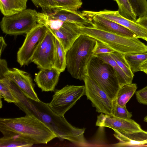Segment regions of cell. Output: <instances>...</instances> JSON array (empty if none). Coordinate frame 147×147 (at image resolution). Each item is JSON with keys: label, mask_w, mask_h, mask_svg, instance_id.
I'll list each match as a JSON object with an SVG mask.
<instances>
[{"label": "cell", "mask_w": 147, "mask_h": 147, "mask_svg": "<svg viewBox=\"0 0 147 147\" xmlns=\"http://www.w3.org/2000/svg\"><path fill=\"white\" fill-rule=\"evenodd\" d=\"M109 53L127 76L133 80L134 75L125 59L124 55L115 51Z\"/></svg>", "instance_id": "cell-27"}, {"label": "cell", "mask_w": 147, "mask_h": 147, "mask_svg": "<svg viewBox=\"0 0 147 147\" xmlns=\"http://www.w3.org/2000/svg\"><path fill=\"white\" fill-rule=\"evenodd\" d=\"M84 94L85 85H67L61 89L55 90L52 100L48 104L56 114L63 116Z\"/></svg>", "instance_id": "cell-7"}, {"label": "cell", "mask_w": 147, "mask_h": 147, "mask_svg": "<svg viewBox=\"0 0 147 147\" xmlns=\"http://www.w3.org/2000/svg\"><path fill=\"white\" fill-rule=\"evenodd\" d=\"M36 7L42 9V12L48 13L54 10L60 9L53 0H31Z\"/></svg>", "instance_id": "cell-28"}, {"label": "cell", "mask_w": 147, "mask_h": 147, "mask_svg": "<svg viewBox=\"0 0 147 147\" xmlns=\"http://www.w3.org/2000/svg\"><path fill=\"white\" fill-rule=\"evenodd\" d=\"M113 103V116L123 119H131L132 116V113L127 110L126 106H121L117 104L115 100Z\"/></svg>", "instance_id": "cell-30"}, {"label": "cell", "mask_w": 147, "mask_h": 147, "mask_svg": "<svg viewBox=\"0 0 147 147\" xmlns=\"http://www.w3.org/2000/svg\"><path fill=\"white\" fill-rule=\"evenodd\" d=\"M38 13L34 9H28L14 14L4 16L0 22L1 30L7 34H26L38 24Z\"/></svg>", "instance_id": "cell-6"}, {"label": "cell", "mask_w": 147, "mask_h": 147, "mask_svg": "<svg viewBox=\"0 0 147 147\" xmlns=\"http://www.w3.org/2000/svg\"><path fill=\"white\" fill-rule=\"evenodd\" d=\"M0 96L8 103H14L18 101L11 92L10 80L5 77L0 79Z\"/></svg>", "instance_id": "cell-24"}, {"label": "cell", "mask_w": 147, "mask_h": 147, "mask_svg": "<svg viewBox=\"0 0 147 147\" xmlns=\"http://www.w3.org/2000/svg\"><path fill=\"white\" fill-rule=\"evenodd\" d=\"M138 102L140 103L147 105V86L136 92Z\"/></svg>", "instance_id": "cell-32"}, {"label": "cell", "mask_w": 147, "mask_h": 147, "mask_svg": "<svg viewBox=\"0 0 147 147\" xmlns=\"http://www.w3.org/2000/svg\"><path fill=\"white\" fill-rule=\"evenodd\" d=\"M86 75L95 82L113 101L120 88L113 67L96 56H94L87 67Z\"/></svg>", "instance_id": "cell-5"}, {"label": "cell", "mask_w": 147, "mask_h": 147, "mask_svg": "<svg viewBox=\"0 0 147 147\" xmlns=\"http://www.w3.org/2000/svg\"><path fill=\"white\" fill-rule=\"evenodd\" d=\"M0 131L3 136L18 135L34 144H47L57 138L42 122L27 115L16 118H1Z\"/></svg>", "instance_id": "cell-2"}, {"label": "cell", "mask_w": 147, "mask_h": 147, "mask_svg": "<svg viewBox=\"0 0 147 147\" xmlns=\"http://www.w3.org/2000/svg\"><path fill=\"white\" fill-rule=\"evenodd\" d=\"M4 76L13 82L27 97L36 101L40 100L35 91L32 80L28 73L13 68L9 69Z\"/></svg>", "instance_id": "cell-11"}, {"label": "cell", "mask_w": 147, "mask_h": 147, "mask_svg": "<svg viewBox=\"0 0 147 147\" xmlns=\"http://www.w3.org/2000/svg\"><path fill=\"white\" fill-rule=\"evenodd\" d=\"M55 37L48 29L32 58L33 62L40 69L53 68Z\"/></svg>", "instance_id": "cell-10"}, {"label": "cell", "mask_w": 147, "mask_h": 147, "mask_svg": "<svg viewBox=\"0 0 147 147\" xmlns=\"http://www.w3.org/2000/svg\"><path fill=\"white\" fill-rule=\"evenodd\" d=\"M79 26L72 23L63 22L57 30H51L47 27L59 40L66 52L81 34Z\"/></svg>", "instance_id": "cell-16"}, {"label": "cell", "mask_w": 147, "mask_h": 147, "mask_svg": "<svg viewBox=\"0 0 147 147\" xmlns=\"http://www.w3.org/2000/svg\"><path fill=\"white\" fill-rule=\"evenodd\" d=\"M144 121L147 122V115L144 118Z\"/></svg>", "instance_id": "cell-37"}, {"label": "cell", "mask_w": 147, "mask_h": 147, "mask_svg": "<svg viewBox=\"0 0 147 147\" xmlns=\"http://www.w3.org/2000/svg\"><path fill=\"white\" fill-rule=\"evenodd\" d=\"M82 13L92 22L93 27L121 36L137 38L136 34L127 28L100 16L91 11L84 10Z\"/></svg>", "instance_id": "cell-13"}, {"label": "cell", "mask_w": 147, "mask_h": 147, "mask_svg": "<svg viewBox=\"0 0 147 147\" xmlns=\"http://www.w3.org/2000/svg\"><path fill=\"white\" fill-rule=\"evenodd\" d=\"M54 37L55 49L53 68L62 72L64 71L66 67V52L59 40Z\"/></svg>", "instance_id": "cell-21"}, {"label": "cell", "mask_w": 147, "mask_h": 147, "mask_svg": "<svg viewBox=\"0 0 147 147\" xmlns=\"http://www.w3.org/2000/svg\"><path fill=\"white\" fill-rule=\"evenodd\" d=\"M28 0H0V9L4 16L11 15L26 9Z\"/></svg>", "instance_id": "cell-19"}, {"label": "cell", "mask_w": 147, "mask_h": 147, "mask_svg": "<svg viewBox=\"0 0 147 147\" xmlns=\"http://www.w3.org/2000/svg\"><path fill=\"white\" fill-rule=\"evenodd\" d=\"M135 22L147 29V15L142 17H139Z\"/></svg>", "instance_id": "cell-34"}, {"label": "cell", "mask_w": 147, "mask_h": 147, "mask_svg": "<svg viewBox=\"0 0 147 147\" xmlns=\"http://www.w3.org/2000/svg\"><path fill=\"white\" fill-rule=\"evenodd\" d=\"M9 69L5 60L0 58V79L5 77L4 74Z\"/></svg>", "instance_id": "cell-33"}, {"label": "cell", "mask_w": 147, "mask_h": 147, "mask_svg": "<svg viewBox=\"0 0 147 147\" xmlns=\"http://www.w3.org/2000/svg\"><path fill=\"white\" fill-rule=\"evenodd\" d=\"M137 88L136 84L131 83L124 85L119 89L115 99L114 100L118 105L123 107L126 106Z\"/></svg>", "instance_id": "cell-22"}, {"label": "cell", "mask_w": 147, "mask_h": 147, "mask_svg": "<svg viewBox=\"0 0 147 147\" xmlns=\"http://www.w3.org/2000/svg\"><path fill=\"white\" fill-rule=\"evenodd\" d=\"M95 14L116 22L127 28L134 33L138 38L143 39L147 42V29L136 22L127 19L122 16L118 11L107 9L98 11H92Z\"/></svg>", "instance_id": "cell-14"}, {"label": "cell", "mask_w": 147, "mask_h": 147, "mask_svg": "<svg viewBox=\"0 0 147 147\" xmlns=\"http://www.w3.org/2000/svg\"><path fill=\"white\" fill-rule=\"evenodd\" d=\"M140 71H143L147 74V59L141 64L140 67Z\"/></svg>", "instance_id": "cell-36"}, {"label": "cell", "mask_w": 147, "mask_h": 147, "mask_svg": "<svg viewBox=\"0 0 147 147\" xmlns=\"http://www.w3.org/2000/svg\"><path fill=\"white\" fill-rule=\"evenodd\" d=\"M114 136L119 141L117 146L125 147L147 144V131L143 129L132 132L114 130Z\"/></svg>", "instance_id": "cell-18"}, {"label": "cell", "mask_w": 147, "mask_h": 147, "mask_svg": "<svg viewBox=\"0 0 147 147\" xmlns=\"http://www.w3.org/2000/svg\"><path fill=\"white\" fill-rule=\"evenodd\" d=\"M48 30L45 25L38 23L26 34L24 42L17 53V61L21 66L31 62L35 52Z\"/></svg>", "instance_id": "cell-8"}, {"label": "cell", "mask_w": 147, "mask_h": 147, "mask_svg": "<svg viewBox=\"0 0 147 147\" xmlns=\"http://www.w3.org/2000/svg\"><path fill=\"white\" fill-rule=\"evenodd\" d=\"M113 51L105 44L96 40V45L93 51L94 56H96L99 54L110 53Z\"/></svg>", "instance_id": "cell-31"}, {"label": "cell", "mask_w": 147, "mask_h": 147, "mask_svg": "<svg viewBox=\"0 0 147 147\" xmlns=\"http://www.w3.org/2000/svg\"><path fill=\"white\" fill-rule=\"evenodd\" d=\"M10 88L13 94L18 100L14 104L26 115L35 117L45 124L60 140L66 139L78 145L86 143L84 128L72 125L64 116L59 115L54 112L48 103L27 97L11 81Z\"/></svg>", "instance_id": "cell-1"}, {"label": "cell", "mask_w": 147, "mask_h": 147, "mask_svg": "<svg viewBox=\"0 0 147 147\" xmlns=\"http://www.w3.org/2000/svg\"><path fill=\"white\" fill-rule=\"evenodd\" d=\"M33 144L18 135L3 136L0 138V147H30Z\"/></svg>", "instance_id": "cell-23"}, {"label": "cell", "mask_w": 147, "mask_h": 147, "mask_svg": "<svg viewBox=\"0 0 147 147\" xmlns=\"http://www.w3.org/2000/svg\"><path fill=\"white\" fill-rule=\"evenodd\" d=\"M96 125L107 127L114 130L132 132L142 130L140 125L131 119H123L101 113L97 116Z\"/></svg>", "instance_id": "cell-12"}, {"label": "cell", "mask_w": 147, "mask_h": 147, "mask_svg": "<svg viewBox=\"0 0 147 147\" xmlns=\"http://www.w3.org/2000/svg\"><path fill=\"white\" fill-rule=\"evenodd\" d=\"M125 59L134 73L140 71L141 64L147 59V52L135 54L124 55Z\"/></svg>", "instance_id": "cell-25"}, {"label": "cell", "mask_w": 147, "mask_h": 147, "mask_svg": "<svg viewBox=\"0 0 147 147\" xmlns=\"http://www.w3.org/2000/svg\"><path fill=\"white\" fill-rule=\"evenodd\" d=\"M81 34L94 38L114 51L122 54H135L147 52V46L136 37L124 36L93 27L79 26Z\"/></svg>", "instance_id": "cell-4"}, {"label": "cell", "mask_w": 147, "mask_h": 147, "mask_svg": "<svg viewBox=\"0 0 147 147\" xmlns=\"http://www.w3.org/2000/svg\"><path fill=\"white\" fill-rule=\"evenodd\" d=\"M60 9H66L78 11L81 7L82 2L81 0H53Z\"/></svg>", "instance_id": "cell-29"}, {"label": "cell", "mask_w": 147, "mask_h": 147, "mask_svg": "<svg viewBox=\"0 0 147 147\" xmlns=\"http://www.w3.org/2000/svg\"><path fill=\"white\" fill-rule=\"evenodd\" d=\"M44 13L49 19L58 20L63 22L71 23L81 26L93 27L92 21L85 16L82 12L78 11L59 9Z\"/></svg>", "instance_id": "cell-15"}, {"label": "cell", "mask_w": 147, "mask_h": 147, "mask_svg": "<svg viewBox=\"0 0 147 147\" xmlns=\"http://www.w3.org/2000/svg\"><path fill=\"white\" fill-rule=\"evenodd\" d=\"M0 56L1 57L2 52L7 45L3 38L2 36H1L0 37Z\"/></svg>", "instance_id": "cell-35"}, {"label": "cell", "mask_w": 147, "mask_h": 147, "mask_svg": "<svg viewBox=\"0 0 147 147\" xmlns=\"http://www.w3.org/2000/svg\"><path fill=\"white\" fill-rule=\"evenodd\" d=\"M85 94L92 102L96 111L113 116V103L107 93L95 82L86 75L83 79Z\"/></svg>", "instance_id": "cell-9"}, {"label": "cell", "mask_w": 147, "mask_h": 147, "mask_svg": "<svg viewBox=\"0 0 147 147\" xmlns=\"http://www.w3.org/2000/svg\"><path fill=\"white\" fill-rule=\"evenodd\" d=\"M61 72L53 68L40 69L34 80L42 92L54 91Z\"/></svg>", "instance_id": "cell-17"}, {"label": "cell", "mask_w": 147, "mask_h": 147, "mask_svg": "<svg viewBox=\"0 0 147 147\" xmlns=\"http://www.w3.org/2000/svg\"><path fill=\"white\" fill-rule=\"evenodd\" d=\"M96 56L109 64L113 67L116 72L120 87L125 84L132 83V80L127 76L109 53L99 54Z\"/></svg>", "instance_id": "cell-20"}, {"label": "cell", "mask_w": 147, "mask_h": 147, "mask_svg": "<svg viewBox=\"0 0 147 147\" xmlns=\"http://www.w3.org/2000/svg\"></svg>", "instance_id": "cell-38"}, {"label": "cell", "mask_w": 147, "mask_h": 147, "mask_svg": "<svg viewBox=\"0 0 147 147\" xmlns=\"http://www.w3.org/2000/svg\"><path fill=\"white\" fill-rule=\"evenodd\" d=\"M96 40L81 34L66 52V67L71 76L80 80L86 76L87 65L94 56Z\"/></svg>", "instance_id": "cell-3"}, {"label": "cell", "mask_w": 147, "mask_h": 147, "mask_svg": "<svg viewBox=\"0 0 147 147\" xmlns=\"http://www.w3.org/2000/svg\"><path fill=\"white\" fill-rule=\"evenodd\" d=\"M118 4L120 14L123 17L130 20L135 22L137 16L134 12L129 0H113Z\"/></svg>", "instance_id": "cell-26"}]
</instances>
